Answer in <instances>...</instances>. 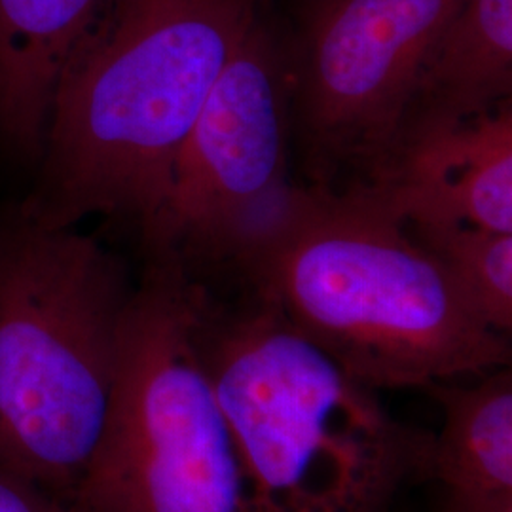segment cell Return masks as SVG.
Segmentation results:
<instances>
[{"label":"cell","mask_w":512,"mask_h":512,"mask_svg":"<svg viewBox=\"0 0 512 512\" xmlns=\"http://www.w3.org/2000/svg\"><path fill=\"white\" fill-rule=\"evenodd\" d=\"M220 270L378 391L511 366L509 336L366 186L287 184Z\"/></svg>","instance_id":"1"},{"label":"cell","mask_w":512,"mask_h":512,"mask_svg":"<svg viewBox=\"0 0 512 512\" xmlns=\"http://www.w3.org/2000/svg\"><path fill=\"white\" fill-rule=\"evenodd\" d=\"M264 0H107L55 92L38 177L18 217L76 228L164 200L175 160Z\"/></svg>","instance_id":"2"},{"label":"cell","mask_w":512,"mask_h":512,"mask_svg":"<svg viewBox=\"0 0 512 512\" xmlns=\"http://www.w3.org/2000/svg\"><path fill=\"white\" fill-rule=\"evenodd\" d=\"M192 281L196 342L256 512H387L427 480L433 433L393 416L266 298Z\"/></svg>","instance_id":"3"},{"label":"cell","mask_w":512,"mask_h":512,"mask_svg":"<svg viewBox=\"0 0 512 512\" xmlns=\"http://www.w3.org/2000/svg\"><path fill=\"white\" fill-rule=\"evenodd\" d=\"M135 283L76 228H0V469L73 501L109 416Z\"/></svg>","instance_id":"4"},{"label":"cell","mask_w":512,"mask_h":512,"mask_svg":"<svg viewBox=\"0 0 512 512\" xmlns=\"http://www.w3.org/2000/svg\"><path fill=\"white\" fill-rule=\"evenodd\" d=\"M78 512H256L196 342L194 281L148 258L118 334L109 416L74 490Z\"/></svg>","instance_id":"5"},{"label":"cell","mask_w":512,"mask_h":512,"mask_svg":"<svg viewBox=\"0 0 512 512\" xmlns=\"http://www.w3.org/2000/svg\"><path fill=\"white\" fill-rule=\"evenodd\" d=\"M463 0H291L279 19L306 186L374 183L421 69Z\"/></svg>","instance_id":"6"},{"label":"cell","mask_w":512,"mask_h":512,"mask_svg":"<svg viewBox=\"0 0 512 512\" xmlns=\"http://www.w3.org/2000/svg\"><path fill=\"white\" fill-rule=\"evenodd\" d=\"M291 97L281 23L264 0L220 71L141 232L148 258L213 274L287 186Z\"/></svg>","instance_id":"7"},{"label":"cell","mask_w":512,"mask_h":512,"mask_svg":"<svg viewBox=\"0 0 512 512\" xmlns=\"http://www.w3.org/2000/svg\"><path fill=\"white\" fill-rule=\"evenodd\" d=\"M404 222L512 234V105L401 148L366 184Z\"/></svg>","instance_id":"8"},{"label":"cell","mask_w":512,"mask_h":512,"mask_svg":"<svg viewBox=\"0 0 512 512\" xmlns=\"http://www.w3.org/2000/svg\"><path fill=\"white\" fill-rule=\"evenodd\" d=\"M511 93L512 0H463L421 69L391 158L423 137L492 112Z\"/></svg>","instance_id":"9"},{"label":"cell","mask_w":512,"mask_h":512,"mask_svg":"<svg viewBox=\"0 0 512 512\" xmlns=\"http://www.w3.org/2000/svg\"><path fill=\"white\" fill-rule=\"evenodd\" d=\"M107 0H0V145L38 164L55 92Z\"/></svg>","instance_id":"10"},{"label":"cell","mask_w":512,"mask_h":512,"mask_svg":"<svg viewBox=\"0 0 512 512\" xmlns=\"http://www.w3.org/2000/svg\"><path fill=\"white\" fill-rule=\"evenodd\" d=\"M425 391L442 414L431 440L427 480L439 484L442 497H512L511 366Z\"/></svg>","instance_id":"11"},{"label":"cell","mask_w":512,"mask_h":512,"mask_svg":"<svg viewBox=\"0 0 512 512\" xmlns=\"http://www.w3.org/2000/svg\"><path fill=\"white\" fill-rule=\"evenodd\" d=\"M490 327L511 336L512 234L458 222H404Z\"/></svg>","instance_id":"12"},{"label":"cell","mask_w":512,"mask_h":512,"mask_svg":"<svg viewBox=\"0 0 512 512\" xmlns=\"http://www.w3.org/2000/svg\"><path fill=\"white\" fill-rule=\"evenodd\" d=\"M0 512H78L73 503L0 469Z\"/></svg>","instance_id":"13"},{"label":"cell","mask_w":512,"mask_h":512,"mask_svg":"<svg viewBox=\"0 0 512 512\" xmlns=\"http://www.w3.org/2000/svg\"><path fill=\"white\" fill-rule=\"evenodd\" d=\"M440 512H512V497L490 501L442 497Z\"/></svg>","instance_id":"14"}]
</instances>
